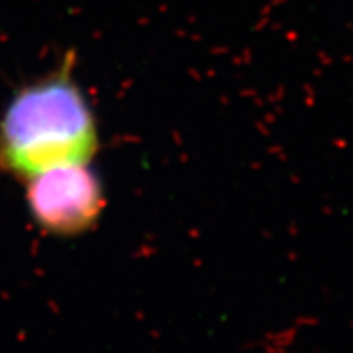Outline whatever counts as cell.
<instances>
[{
  "instance_id": "cell-1",
  "label": "cell",
  "mask_w": 353,
  "mask_h": 353,
  "mask_svg": "<svg viewBox=\"0 0 353 353\" xmlns=\"http://www.w3.org/2000/svg\"><path fill=\"white\" fill-rule=\"evenodd\" d=\"M74 54L58 71L18 90L0 121V165L30 178L67 164L90 162L96 123L72 75Z\"/></svg>"
},
{
  "instance_id": "cell-2",
  "label": "cell",
  "mask_w": 353,
  "mask_h": 353,
  "mask_svg": "<svg viewBox=\"0 0 353 353\" xmlns=\"http://www.w3.org/2000/svg\"><path fill=\"white\" fill-rule=\"evenodd\" d=\"M26 203L38 226L56 235L88 231L105 206L98 175L88 162L67 164L28 178Z\"/></svg>"
}]
</instances>
